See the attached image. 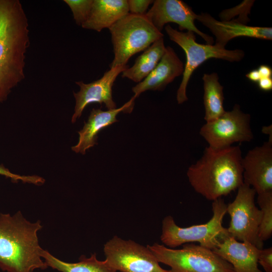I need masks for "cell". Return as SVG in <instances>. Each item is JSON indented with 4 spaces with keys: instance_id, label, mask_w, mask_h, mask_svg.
<instances>
[{
    "instance_id": "obj_1",
    "label": "cell",
    "mask_w": 272,
    "mask_h": 272,
    "mask_svg": "<svg viewBox=\"0 0 272 272\" xmlns=\"http://www.w3.org/2000/svg\"><path fill=\"white\" fill-rule=\"evenodd\" d=\"M28 22L19 0H0V104L25 78Z\"/></svg>"
},
{
    "instance_id": "obj_2",
    "label": "cell",
    "mask_w": 272,
    "mask_h": 272,
    "mask_svg": "<svg viewBox=\"0 0 272 272\" xmlns=\"http://www.w3.org/2000/svg\"><path fill=\"white\" fill-rule=\"evenodd\" d=\"M242 152L239 146L221 149L205 148L201 157L188 169L193 189L208 200L226 196L242 185Z\"/></svg>"
},
{
    "instance_id": "obj_3",
    "label": "cell",
    "mask_w": 272,
    "mask_h": 272,
    "mask_svg": "<svg viewBox=\"0 0 272 272\" xmlns=\"http://www.w3.org/2000/svg\"><path fill=\"white\" fill-rule=\"evenodd\" d=\"M40 221L31 223L19 211L0 214V268L7 272H34L48 267L39 244Z\"/></svg>"
},
{
    "instance_id": "obj_4",
    "label": "cell",
    "mask_w": 272,
    "mask_h": 272,
    "mask_svg": "<svg viewBox=\"0 0 272 272\" xmlns=\"http://www.w3.org/2000/svg\"><path fill=\"white\" fill-rule=\"evenodd\" d=\"M227 206L222 198L213 201L211 219L205 224L187 227L178 226L172 216H166L162 221V242L171 248L198 242L200 245L213 250L222 239L229 235L227 228L222 224L227 213Z\"/></svg>"
},
{
    "instance_id": "obj_5",
    "label": "cell",
    "mask_w": 272,
    "mask_h": 272,
    "mask_svg": "<svg viewBox=\"0 0 272 272\" xmlns=\"http://www.w3.org/2000/svg\"><path fill=\"white\" fill-rule=\"evenodd\" d=\"M109 30L114 54L110 68L126 65L132 56L145 51L164 36L145 15L129 13L112 25Z\"/></svg>"
},
{
    "instance_id": "obj_6",
    "label": "cell",
    "mask_w": 272,
    "mask_h": 272,
    "mask_svg": "<svg viewBox=\"0 0 272 272\" xmlns=\"http://www.w3.org/2000/svg\"><path fill=\"white\" fill-rule=\"evenodd\" d=\"M147 247L159 262L170 267L169 272H235L232 265L212 249L186 243L181 249L155 243Z\"/></svg>"
},
{
    "instance_id": "obj_7",
    "label": "cell",
    "mask_w": 272,
    "mask_h": 272,
    "mask_svg": "<svg viewBox=\"0 0 272 272\" xmlns=\"http://www.w3.org/2000/svg\"><path fill=\"white\" fill-rule=\"evenodd\" d=\"M165 31L170 40L177 43L185 52L186 63L183 77L177 90L176 99L178 104L188 100L186 88L194 71L201 64L211 58L221 59L231 62L239 61L243 58L244 52L240 49L228 50L214 45L200 44L196 42V37L192 31H179L168 25Z\"/></svg>"
},
{
    "instance_id": "obj_8",
    "label": "cell",
    "mask_w": 272,
    "mask_h": 272,
    "mask_svg": "<svg viewBox=\"0 0 272 272\" xmlns=\"http://www.w3.org/2000/svg\"><path fill=\"white\" fill-rule=\"evenodd\" d=\"M255 191L243 183L237 189L233 201L227 206V213L230 217L228 232L238 241L248 242L262 249L263 242L258 236L261 212L255 203Z\"/></svg>"
},
{
    "instance_id": "obj_9",
    "label": "cell",
    "mask_w": 272,
    "mask_h": 272,
    "mask_svg": "<svg viewBox=\"0 0 272 272\" xmlns=\"http://www.w3.org/2000/svg\"><path fill=\"white\" fill-rule=\"evenodd\" d=\"M199 133L209 147L214 149L226 148L237 142H250L253 138L250 115L242 112L237 104L231 111H225L216 119L206 122Z\"/></svg>"
},
{
    "instance_id": "obj_10",
    "label": "cell",
    "mask_w": 272,
    "mask_h": 272,
    "mask_svg": "<svg viewBox=\"0 0 272 272\" xmlns=\"http://www.w3.org/2000/svg\"><path fill=\"white\" fill-rule=\"evenodd\" d=\"M105 260L121 272H169L163 268L147 247L116 236L104 245Z\"/></svg>"
},
{
    "instance_id": "obj_11",
    "label": "cell",
    "mask_w": 272,
    "mask_h": 272,
    "mask_svg": "<svg viewBox=\"0 0 272 272\" xmlns=\"http://www.w3.org/2000/svg\"><path fill=\"white\" fill-rule=\"evenodd\" d=\"M145 15L160 32L166 24L174 23L178 25L180 31H192L201 37L207 44H213V38L200 31L195 25L197 15L182 1H154L152 7Z\"/></svg>"
},
{
    "instance_id": "obj_12",
    "label": "cell",
    "mask_w": 272,
    "mask_h": 272,
    "mask_svg": "<svg viewBox=\"0 0 272 272\" xmlns=\"http://www.w3.org/2000/svg\"><path fill=\"white\" fill-rule=\"evenodd\" d=\"M128 66H117L106 72L102 78L94 82L85 84L82 81L76 82L80 88L77 93L74 92L76 100L74 113L72 122L75 123L82 114L87 105L93 103H104L108 110L116 108L112 98V87L117 76Z\"/></svg>"
},
{
    "instance_id": "obj_13",
    "label": "cell",
    "mask_w": 272,
    "mask_h": 272,
    "mask_svg": "<svg viewBox=\"0 0 272 272\" xmlns=\"http://www.w3.org/2000/svg\"><path fill=\"white\" fill-rule=\"evenodd\" d=\"M242 164L244 184L257 194L272 191V139L249 150Z\"/></svg>"
},
{
    "instance_id": "obj_14",
    "label": "cell",
    "mask_w": 272,
    "mask_h": 272,
    "mask_svg": "<svg viewBox=\"0 0 272 272\" xmlns=\"http://www.w3.org/2000/svg\"><path fill=\"white\" fill-rule=\"evenodd\" d=\"M208 27L216 38V44L225 47L231 39L240 36L271 40L272 28L248 26L236 20L218 21L210 14L197 15L196 19Z\"/></svg>"
},
{
    "instance_id": "obj_15",
    "label": "cell",
    "mask_w": 272,
    "mask_h": 272,
    "mask_svg": "<svg viewBox=\"0 0 272 272\" xmlns=\"http://www.w3.org/2000/svg\"><path fill=\"white\" fill-rule=\"evenodd\" d=\"M136 98L133 96L121 107L107 111L93 108L87 122L83 128L78 131L79 138L77 144L72 147V150L83 155L86 151L97 144L98 134L113 123L118 121L117 115L121 112L130 113L132 111L134 101Z\"/></svg>"
},
{
    "instance_id": "obj_16",
    "label": "cell",
    "mask_w": 272,
    "mask_h": 272,
    "mask_svg": "<svg viewBox=\"0 0 272 272\" xmlns=\"http://www.w3.org/2000/svg\"><path fill=\"white\" fill-rule=\"evenodd\" d=\"M260 249L247 241H239L229 235L213 250L228 262L235 272H263L258 267Z\"/></svg>"
},
{
    "instance_id": "obj_17",
    "label": "cell",
    "mask_w": 272,
    "mask_h": 272,
    "mask_svg": "<svg viewBox=\"0 0 272 272\" xmlns=\"http://www.w3.org/2000/svg\"><path fill=\"white\" fill-rule=\"evenodd\" d=\"M184 71L182 61L170 46L166 47L161 59L154 70L142 82L132 88L137 98L147 90L163 91L166 86Z\"/></svg>"
},
{
    "instance_id": "obj_18",
    "label": "cell",
    "mask_w": 272,
    "mask_h": 272,
    "mask_svg": "<svg viewBox=\"0 0 272 272\" xmlns=\"http://www.w3.org/2000/svg\"><path fill=\"white\" fill-rule=\"evenodd\" d=\"M128 14L126 0H94L89 17L81 26L100 32Z\"/></svg>"
},
{
    "instance_id": "obj_19",
    "label": "cell",
    "mask_w": 272,
    "mask_h": 272,
    "mask_svg": "<svg viewBox=\"0 0 272 272\" xmlns=\"http://www.w3.org/2000/svg\"><path fill=\"white\" fill-rule=\"evenodd\" d=\"M166 47L163 38L156 41L137 58L131 67H128L122 72V77L138 83L142 82L157 65Z\"/></svg>"
},
{
    "instance_id": "obj_20",
    "label": "cell",
    "mask_w": 272,
    "mask_h": 272,
    "mask_svg": "<svg viewBox=\"0 0 272 272\" xmlns=\"http://www.w3.org/2000/svg\"><path fill=\"white\" fill-rule=\"evenodd\" d=\"M41 256L47 266L61 272H117L106 261L99 260L95 253L89 257L82 255L77 262L62 261L43 249Z\"/></svg>"
},
{
    "instance_id": "obj_21",
    "label": "cell",
    "mask_w": 272,
    "mask_h": 272,
    "mask_svg": "<svg viewBox=\"0 0 272 272\" xmlns=\"http://www.w3.org/2000/svg\"><path fill=\"white\" fill-rule=\"evenodd\" d=\"M202 80L205 113L204 119L206 122H209L225 112L223 106V87L219 82L218 75L215 73L204 74Z\"/></svg>"
},
{
    "instance_id": "obj_22",
    "label": "cell",
    "mask_w": 272,
    "mask_h": 272,
    "mask_svg": "<svg viewBox=\"0 0 272 272\" xmlns=\"http://www.w3.org/2000/svg\"><path fill=\"white\" fill-rule=\"evenodd\" d=\"M257 195V202L262 214L258 236L264 242L272 235V191Z\"/></svg>"
},
{
    "instance_id": "obj_23",
    "label": "cell",
    "mask_w": 272,
    "mask_h": 272,
    "mask_svg": "<svg viewBox=\"0 0 272 272\" xmlns=\"http://www.w3.org/2000/svg\"><path fill=\"white\" fill-rule=\"evenodd\" d=\"M94 0H64L70 8L76 24L82 26L88 19Z\"/></svg>"
},
{
    "instance_id": "obj_24",
    "label": "cell",
    "mask_w": 272,
    "mask_h": 272,
    "mask_svg": "<svg viewBox=\"0 0 272 272\" xmlns=\"http://www.w3.org/2000/svg\"><path fill=\"white\" fill-rule=\"evenodd\" d=\"M0 175L11 179L13 182L21 181L24 183L40 185H42L45 181L43 178L37 175L25 176L13 173L6 168L3 164L0 165Z\"/></svg>"
},
{
    "instance_id": "obj_25",
    "label": "cell",
    "mask_w": 272,
    "mask_h": 272,
    "mask_svg": "<svg viewBox=\"0 0 272 272\" xmlns=\"http://www.w3.org/2000/svg\"><path fill=\"white\" fill-rule=\"evenodd\" d=\"M154 1L152 0H128L127 1L129 13L138 15H145L147 10Z\"/></svg>"
},
{
    "instance_id": "obj_26",
    "label": "cell",
    "mask_w": 272,
    "mask_h": 272,
    "mask_svg": "<svg viewBox=\"0 0 272 272\" xmlns=\"http://www.w3.org/2000/svg\"><path fill=\"white\" fill-rule=\"evenodd\" d=\"M258 263L261 265L265 272H272L271 247L260 249Z\"/></svg>"
},
{
    "instance_id": "obj_27",
    "label": "cell",
    "mask_w": 272,
    "mask_h": 272,
    "mask_svg": "<svg viewBox=\"0 0 272 272\" xmlns=\"http://www.w3.org/2000/svg\"><path fill=\"white\" fill-rule=\"evenodd\" d=\"M258 83V86L263 91H269L272 89L271 78H261Z\"/></svg>"
},
{
    "instance_id": "obj_28",
    "label": "cell",
    "mask_w": 272,
    "mask_h": 272,
    "mask_svg": "<svg viewBox=\"0 0 272 272\" xmlns=\"http://www.w3.org/2000/svg\"><path fill=\"white\" fill-rule=\"evenodd\" d=\"M261 78H271L272 70L267 65H261L257 69Z\"/></svg>"
},
{
    "instance_id": "obj_29",
    "label": "cell",
    "mask_w": 272,
    "mask_h": 272,
    "mask_svg": "<svg viewBox=\"0 0 272 272\" xmlns=\"http://www.w3.org/2000/svg\"><path fill=\"white\" fill-rule=\"evenodd\" d=\"M246 77L253 82H258L260 77L257 70H253L246 75Z\"/></svg>"
},
{
    "instance_id": "obj_30",
    "label": "cell",
    "mask_w": 272,
    "mask_h": 272,
    "mask_svg": "<svg viewBox=\"0 0 272 272\" xmlns=\"http://www.w3.org/2000/svg\"><path fill=\"white\" fill-rule=\"evenodd\" d=\"M262 131L269 135V139H272V128L271 125L268 126L263 127Z\"/></svg>"
}]
</instances>
